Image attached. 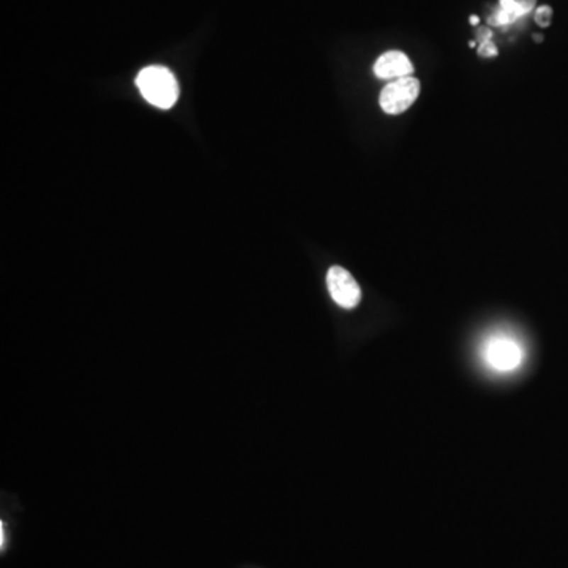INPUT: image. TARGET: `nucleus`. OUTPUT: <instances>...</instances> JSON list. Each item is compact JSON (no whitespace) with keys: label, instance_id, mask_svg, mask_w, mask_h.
I'll return each mask as SVG.
<instances>
[{"label":"nucleus","instance_id":"9d476101","mask_svg":"<svg viewBox=\"0 0 568 568\" xmlns=\"http://www.w3.org/2000/svg\"><path fill=\"white\" fill-rule=\"evenodd\" d=\"M469 46H471V48H475V41H469Z\"/></svg>","mask_w":568,"mask_h":568},{"label":"nucleus","instance_id":"7ed1b4c3","mask_svg":"<svg viewBox=\"0 0 568 568\" xmlns=\"http://www.w3.org/2000/svg\"><path fill=\"white\" fill-rule=\"evenodd\" d=\"M420 94V82L413 76L408 78L395 79L394 82L387 84L382 89L381 98V108L387 112V114H401L406 109H409L413 103H416L417 96Z\"/></svg>","mask_w":568,"mask_h":568},{"label":"nucleus","instance_id":"39448f33","mask_svg":"<svg viewBox=\"0 0 568 568\" xmlns=\"http://www.w3.org/2000/svg\"><path fill=\"white\" fill-rule=\"evenodd\" d=\"M413 73V65L408 55L401 51L382 54L374 63V74L381 79H401Z\"/></svg>","mask_w":568,"mask_h":568},{"label":"nucleus","instance_id":"6e6552de","mask_svg":"<svg viewBox=\"0 0 568 568\" xmlns=\"http://www.w3.org/2000/svg\"><path fill=\"white\" fill-rule=\"evenodd\" d=\"M535 19H537V23H538L540 26H548V24H550V21H551V10H550V6H542V9H538V10H537Z\"/></svg>","mask_w":568,"mask_h":568},{"label":"nucleus","instance_id":"20e7f679","mask_svg":"<svg viewBox=\"0 0 568 568\" xmlns=\"http://www.w3.org/2000/svg\"><path fill=\"white\" fill-rule=\"evenodd\" d=\"M327 287L336 304L343 308H347V310L359 305L362 299L360 286L357 284L354 277L340 265H333V267L328 269Z\"/></svg>","mask_w":568,"mask_h":568},{"label":"nucleus","instance_id":"f257e3e1","mask_svg":"<svg viewBox=\"0 0 568 568\" xmlns=\"http://www.w3.org/2000/svg\"><path fill=\"white\" fill-rule=\"evenodd\" d=\"M139 92L153 106L171 109L179 98V84L169 69L160 65H150L141 69L136 78Z\"/></svg>","mask_w":568,"mask_h":568},{"label":"nucleus","instance_id":"423d86ee","mask_svg":"<svg viewBox=\"0 0 568 568\" xmlns=\"http://www.w3.org/2000/svg\"><path fill=\"white\" fill-rule=\"evenodd\" d=\"M532 4H534V0H529V2H525V0H501V10L496 11V15L491 18V23L494 26L513 23L530 10Z\"/></svg>","mask_w":568,"mask_h":568},{"label":"nucleus","instance_id":"0eeeda50","mask_svg":"<svg viewBox=\"0 0 568 568\" xmlns=\"http://www.w3.org/2000/svg\"><path fill=\"white\" fill-rule=\"evenodd\" d=\"M491 38V33H488L485 40H483L481 48L479 49V54L483 55V57H491V55H496L497 54V49L494 48V45L489 41Z\"/></svg>","mask_w":568,"mask_h":568},{"label":"nucleus","instance_id":"1a4fd4ad","mask_svg":"<svg viewBox=\"0 0 568 568\" xmlns=\"http://www.w3.org/2000/svg\"><path fill=\"white\" fill-rule=\"evenodd\" d=\"M471 24H472V26L479 24V18H477V16H471Z\"/></svg>","mask_w":568,"mask_h":568},{"label":"nucleus","instance_id":"f03ea898","mask_svg":"<svg viewBox=\"0 0 568 568\" xmlns=\"http://www.w3.org/2000/svg\"><path fill=\"white\" fill-rule=\"evenodd\" d=\"M483 357L491 367L501 373L516 369L524 360V350L520 343L507 335H494L485 343Z\"/></svg>","mask_w":568,"mask_h":568}]
</instances>
